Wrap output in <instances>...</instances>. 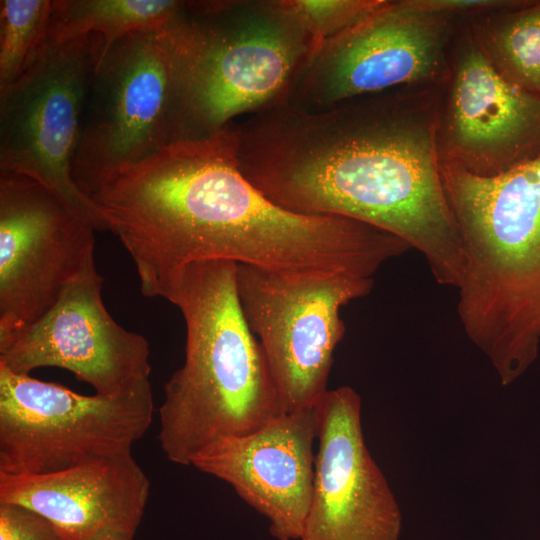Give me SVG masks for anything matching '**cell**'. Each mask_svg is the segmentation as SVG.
Listing matches in <instances>:
<instances>
[{
  "mask_svg": "<svg viewBox=\"0 0 540 540\" xmlns=\"http://www.w3.org/2000/svg\"><path fill=\"white\" fill-rule=\"evenodd\" d=\"M442 84L404 86L308 111L284 102L236 124L241 173L277 205L340 216L419 251L458 287L460 230L445 194L436 133Z\"/></svg>",
  "mask_w": 540,
  "mask_h": 540,
  "instance_id": "cell-1",
  "label": "cell"
},
{
  "mask_svg": "<svg viewBox=\"0 0 540 540\" xmlns=\"http://www.w3.org/2000/svg\"><path fill=\"white\" fill-rule=\"evenodd\" d=\"M440 171L462 239L458 318L508 386L540 348V156L491 177Z\"/></svg>",
  "mask_w": 540,
  "mask_h": 540,
  "instance_id": "cell-2",
  "label": "cell"
},
{
  "mask_svg": "<svg viewBox=\"0 0 540 540\" xmlns=\"http://www.w3.org/2000/svg\"><path fill=\"white\" fill-rule=\"evenodd\" d=\"M165 30L169 144L288 101L319 49L286 0L184 1Z\"/></svg>",
  "mask_w": 540,
  "mask_h": 540,
  "instance_id": "cell-3",
  "label": "cell"
},
{
  "mask_svg": "<svg viewBox=\"0 0 540 540\" xmlns=\"http://www.w3.org/2000/svg\"><path fill=\"white\" fill-rule=\"evenodd\" d=\"M237 263L193 262L162 298L182 313L185 360L164 386L158 440L168 460L189 466L206 446L251 433L285 413L263 349L236 288Z\"/></svg>",
  "mask_w": 540,
  "mask_h": 540,
  "instance_id": "cell-4",
  "label": "cell"
},
{
  "mask_svg": "<svg viewBox=\"0 0 540 540\" xmlns=\"http://www.w3.org/2000/svg\"><path fill=\"white\" fill-rule=\"evenodd\" d=\"M153 411L149 379L82 395L0 365V473H52L132 452Z\"/></svg>",
  "mask_w": 540,
  "mask_h": 540,
  "instance_id": "cell-5",
  "label": "cell"
},
{
  "mask_svg": "<svg viewBox=\"0 0 540 540\" xmlns=\"http://www.w3.org/2000/svg\"><path fill=\"white\" fill-rule=\"evenodd\" d=\"M103 53L97 34L47 38L22 75L0 89V170L39 181L95 231L108 230L107 223L75 184L72 168L87 90Z\"/></svg>",
  "mask_w": 540,
  "mask_h": 540,
  "instance_id": "cell-6",
  "label": "cell"
},
{
  "mask_svg": "<svg viewBox=\"0 0 540 540\" xmlns=\"http://www.w3.org/2000/svg\"><path fill=\"white\" fill-rule=\"evenodd\" d=\"M373 278L296 273L238 264L236 288L285 413L316 406L346 327L340 310L367 296Z\"/></svg>",
  "mask_w": 540,
  "mask_h": 540,
  "instance_id": "cell-7",
  "label": "cell"
},
{
  "mask_svg": "<svg viewBox=\"0 0 540 540\" xmlns=\"http://www.w3.org/2000/svg\"><path fill=\"white\" fill-rule=\"evenodd\" d=\"M461 19L422 0H384L320 46L286 102L317 111L399 87L442 84Z\"/></svg>",
  "mask_w": 540,
  "mask_h": 540,
  "instance_id": "cell-8",
  "label": "cell"
},
{
  "mask_svg": "<svg viewBox=\"0 0 540 540\" xmlns=\"http://www.w3.org/2000/svg\"><path fill=\"white\" fill-rule=\"evenodd\" d=\"M171 57L165 27L135 32L98 62L81 116L72 176L91 196L118 171L169 144Z\"/></svg>",
  "mask_w": 540,
  "mask_h": 540,
  "instance_id": "cell-9",
  "label": "cell"
},
{
  "mask_svg": "<svg viewBox=\"0 0 540 540\" xmlns=\"http://www.w3.org/2000/svg\"><path fill=\"white\" fill-rule=\"evenodd\" d=\"M436 142L440 163L481 177L540 156V97L494 68L464 18L451 44Z\"/></svg>",
  "mask_w": 540,
  "mask_h": 540,
  "instance_id": "cell-10",
  "label": "cell"
},
{
  "mask_svg": "<svg viewBox=\"0 0 540 540\" xmlns=\"http://www.w3.org/2000/svg\"><path fill=\"white\" fill-rule=\"evenodd\" d=\"M94 231L39 181L0 170V335L38 320L94 261Z\"/></svg>",
  "mask_w": 540,
  "mask_h": 540,
  "instance_id": "cell-11",
  "label": "cell"
},
{
  "mask_svg": "<svg viewBox=\"0 0 540 540\" xmlns=\"http://www.w3.org/2000/svg\"><path fill=\"white\" fill-rule=\"evenodd\" d=\"M102 286L92 261L43 316L0 335V365L22 375L41 367L62 368L102 395L148 380L149 342L113 319L103 303Z\"/></svg>",
  "mask_w": 540,
  "mask_h": 540,
  "instance_id": "cell-12",
  "label": "cell"
},
{
  "mask_svg": "<svg viewBox=\"0 0 540 540\" xmlns=\"http://www.w3.org/2000/svg\"><path fill=\"white\" fill-rule=\"evenodd\" d=\"M313 493L300 540H399V504L364 440L361 398L350 386L327 390Z\"/></svg>",
  "mask_w": 540,
  "mask_h": 540,
  "instance_id": "cell-13",
  "label": "cell"
},
{
  "mask_svg": "<svg viewBox=\"0 0 540 540\" xmlns=\"http://www.w3.org/2000/svg\"><path fill=\"white\" fill-rule=\"evenodd\" d=\"M319 426L318 403L283 413L246 435L214 441L191 465L231 485L268 520L275 539L300 540L312 499Z\"/></svg>",
  "mask_w": 540,
  "mask_h": 540,
  "instance_id": "cell-14",
  "label": "cell"
},
{
  "mask_svg": "<svg viewBox=\"0 0 540 540\" xmlns=\"http://www.w3.org/2000/svg\"><path fill=\"white\" fill-rule=\"evenodd\" d=\"M149 494L132 452L52 473H0V503L39 513L63 540H133Z\"/></svg>",
  "mask_w": 540,
  "mask_h": 540,
  "instance_id": "cell-15",
  "label": "cell"
},
{
  "mask_svg": "<svg viewBox=\"0 0 540 540\" xmlns=\"http://www.w3.org/2000/svg\"><path fill=\"white\" fill-rule=\"evenodd\" d=\"M494 68L540 97V1L464 18Z\"/></svg>",
  "mask_w": 540,
  "mask_h": 540,
  "instance_id": "cell-16",
  "label": "cell"
},
{
  "mask_svg": "<svg viewBox=\"0 0 540 540\" xmlns=\"http://www.w3.org/2000/svg\"><path fill=\"white\" fill-rule=\"evenodd\" d=\"M183 4L175 0H52L48 38L64 42L97 34L104 40V55L129 34L167 26Z\"/></svg>",
  "mask_w": 540,
  "mask_h": 540,
  "instance_id": "cell-17",
  "label": "cell"
},
{
  "mask_svg": "<svg viewBox=\"0 0 540 540\" xmlns=\"http://www.w3.org/2000/svg\"><path fill=\"white\" fill-rule=\"evenodd\" d=\"M51 0L0 1V89L14 83L48 38Z\"/></svg>",
  "mask_w": 540,
  "mask_h": 540,
  "instance_id": "cell-18",
  "label": "cell"
},
{
  "mask_svg": "<svg viewBox=\"0 0 540 540\" xmlns=\"http://www.w3.org/2000/svg\"><path fill=\"white\" fill-rule=\"evenodd\" d=\"M286 1L314 37L319 48L327 39L348 28L384 2V0Z\"/></svg>",
  "mask_w": 540,
  "mask_h": 540,
  "instance_id": "cell-19",
  "label": "cell"
},
{
  "mask_svg": "<svg viewBox=\"0 0 540 540\" xmlns=\"http://www.w3.org/2000/svg\"><path fill=\"white\" fill-rule=\"evenodd\" d=\"M0 540H63L54 525L39 513L0 503Z\"/></svg>",
  "mask_w": 540,
  "mask_h": 540,
  "instance_id": "cell-20",
  "label": "cell"
}]
</instances>
